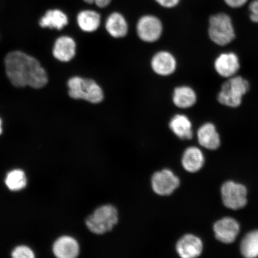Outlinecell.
I'll return each mask as SVG.
<instances>
[{
    "instance_id": "6da1fadb",
    "label": "cell",
    "mask_w": 258,
    "mask_h": 258,
    "mask_svg": "<svg viewBox=\"0 0 258 258\" xmlns=\"http://www.w3.org/2000/svg\"><path fill=\"white\" fill-rule=\"evenodd\" d=\"M5 72L9 82L17 88H43L48 82L46 70L40 61L21 50L9 52L5 57Z\"/></svg>"
},
{
    "instance_id": "603a6c76",
    "label": "cell",
    "mask_w": 258,
    "mask_h": 258,
    "mask_svg": "<svg viewBox=\"0 0 258 258\" xmlns=\"http://www.w3.org/2000/svg\"><path fill=\"white\" fill-rule=\"evenodd\" d=\"M240 250L244 257H258V230L251 231L245 235L241 241Z\"/></svg>"
},
{
    "instance_id": "7a4b0ae2",
    "label": "cell",
    "mask_w": 258,
    "mask_h": 258,
    "mask_svg": "<svg viewBox=\"0 0 258 258\" xmlns=\"http://www.w3.org/2000/svg\"><path fill=\"white\" fill-rule=\"evenodd\" d=\"M208 34L209 39L217 46L225 47L236 37L233 18L228 13L221 11L210 16Z\"/></svg>"
},
{
    "instance_id": "e0dca14e",
    "label": "cell",
    "mask_w": 258,
    "mask_h": 258,
    "mask_svg": "<svg viewBox=\"0 0 258 258\" xmlns=\"http://www.w3.org/2000/svg\"><path fill=\"white\" fill-rule=\"evenodd\" d=\"M77 44L74 38L68 35L58 37L54 42L52 53L53 57L61 62H69L75 57Z\"/></svg>"
},
{
    "instance_id": "ba28073f",
    "label": "cell",
    "mask_w": 258,
    "mask_h": 258,
    "mask_svg": "<svg viewBox=\"0 0 258 258\" xmlns=\"http://www.w3.org/2000/svg\"><path fill=\"white\" fill-rule=\"evenodd\" d=\"M163 26L160 19L153 15H145L137 24L139 38L146 43H154L159 40L163 34Z\"/></svg>"
},
{
    "instance_id": "30bf717a",
    "label": "cell",
    "mask_w": 258,
    "mask_h": 258,
    "mask_svg": "<svg viewBox=\"0 0 258 258\" xmlns=\"http://www.w3.org/2000/svg\"><path fill=\"white\" fill-rule=\"evenodd\" d=\"M196 137L199 145L209 150H216L221 146V135L214 122L207 121L200 124Z\"/></svg>"
},
{
    "instance_id": "5bb4252c",
    "label": "cell",
    "mask_w": 258,
    "mask_h": 258,
    "mask_svg": "<svg viewBox=\"0 0 258 258\" xmlns=\"http://www.w3.org/2000/svg\"><path fill=\"white\" fill-rule=\"evenodd\" d=\"M198 101L196 90L191 86L183 84L173 90L172 102L176 108L188 111L195 106Z\"/></svg>"
},
{
    "instance_id": "83f0119b",
    "label": "cell",
    "mask_w": 258,
    "mask_h": 258,
    "mask_svg": "<svg viewBox=\"0 0 258 258\" xmlns=\"http://www.w3.org/2000/svg\"><path fill=\"white\" fill-rule=\"evenodd\" d=\"M112 0H95L94 4L100 9H104L111 4Z\"/></svg>"
},
{
    "instance_id": "cb8c5ba5",
    "label": "cell",
    "mask_w": 258,
    "mask_h": 258,
    "mask_svg": "<svg viewBox=\"0 0 258 258\" xmlns=\"http://www.w3.org/2000/svg\"><path fill=\"white\" fill-rule=\"evenodd\" d=\"M11 256L14 258H34L35 253L30 247L27 245H19L12 251Z\"/></svg>"
},
{
    "instance_id": "277c9868",
    "label": "cell",
    "mask_w": 258,
    "mask_h": 258,
    "mask_svg": "<svg viewBox=\"0 0 258 258\" xmlns=\"http://www.w3.org/2000/svg\"><path fill=\"white\" fill-rule=\"evenodd\" d=\"M119 221V212L111 204L99 206L86 218L85 224L92 233L103 235L113 230Z\"/></svg>"
},
{
    "instance_id": "f1b7e54d",
    "label": "cell",
    "mask_w": 258,
    "mask_h": 258,
    "mask_svg": "<svg viewBox=\"0 0 258 258\" xmlns=\"http://www.w3.org/2000/svg\"><path fill=\"white\" fill-rule=\"evenodd\" d=\"M87 4L93 5L94 4L95 0H83Z\"/></svg>"
},
{
    "instance_id": "8fae6325",
    "label": "cell",
    "mask_w": 258,
    "mask_h": 258,
    "mask_svg": "<svg viewBox=\"0 0 258 258\" xmlns=\"http://www.w3.org/2000/svg\"><path fill=\"white\" fill-rule=\"evenodd\" d=\"M213 230L218 241L225 244H231L236 240L239 234L240 226L235 219L224 217L215 222Z\"/></svg>"
},
{
    "instance_id": "d4e9b609",
    "label": "cell",
    "mask_w": 258,
    "mask_h": 258,
    "mask_svg": "<svg viewBox=\"0 0 258 258\" xmlns=\"http://www.w3.org/2000/svg\"><path fill=\"white\" fill-rule=\"evenodd\" d=\"M246 8L250 21L253 24H258V0H250Z\"/></svg>"
},
{
    "instance_id": "2e32d148",
    "label": "cell",
    "mask_w": 258,
    "mask_h": 258,
    "mask_svg": "<svg viewBox=\"0 0 258 258\" xmlns=\"http://www.w3.org/2000/svg\"><path fill=\"white\" fill-rule=\"evenodd\" d=\"M52 251L58 258H76L80 253V246L75 238L64 235L54 241Z\"/></svg>"
},
{
    "instance_id": "3957f363",
    "label": "cell",
    "mask_w": 258,
    "mask_h": 258,
    "mask_svg": "<svg viewBox=\"0 0 258 258\" xmlns=\"http://www.w3.org/2000/svg\"><path fill=\"white\" fill-rule=\"evenodd\" d=\"M249 89V82L240 74L224 79L217 94L218 101L226 107L237 108Z\"/></svg>"
},
{
    "instance_id": "8992f818",
    "label": "cell",
    "mask_w": 258,
    "mask_h": 258,
    "mask_svg": "<svg viewBox=\"0 0 258 258\" xmlns=\"http://www.w3.org/2000/svg\"><path fill=\"white\" fill-rule=\"evenodd\" d=\"M221 194L222 203L229 209L236 211L247 205V189L241 183L228 180L222 184Z\"/></svg>"
},
{
    "instance_id": "ffe728a7",
    "label": "cell",
    "mask_w": 258,
    "mask_h": 258,
    "mask_svg": "<svg viewBox=\"0 0 258 258\" xmlns=\"http://www.w3.org/2000/svg\"><path fill=\"white\" fill-rule=\"evenodd\" d=\"M77 23L81 30L91 33L98 30L101 23V16L94 10H83L77 16Z\"/></svg>"
},
{
    "instance_id": "4316f807",
    "label": "cell",
    "mask_w": 258,
    "mask_h": 258,
    "mask_svg": "<svg viewBox=\"0 0 258 258\" xmlns=\"http://www.w3.org/2000/svg\"><path fill=\"white\" fill-rule=\"evenodd\" d=\"M158 5L166 9L176 8L179 6L182 0H154Z\"/></svg>"
},
{
    "instance_id": "5b68a950",
    "label": "cell",
    "mask_w": 258,
    "mask_h": 258,
    "mask_svg": "<svg viewBox=\"0 0 258 258\" xmlns=\"http://www.w3.org/2000/svg\"><path fill=\"white\" fill-rule=\"evenodd\" d=\"M69 95L75 100H84L93 104H98L104 99L101 87L91 79L74 76L68 80Z\"/></svg>"
},
{
    "instance_id": "ac0fdd59",
    "label": "cell",
    "mask_w": 258,
    "mask_h": 258,
    "mask_svg": "<svg viewBox=\"0 0 258 258\" xmlns=\"http://www.w3.org/2000/svg\"><path fill=\"white\" fill-rule=\"evenodd\" d=\"M205 162L204 154L199 148L191 146L183 151L181 158L183 168L189 173H196L202 169Z\"/></svg>"
},
{
    "instance_id": "7402d4cb",
    "label": "cell",
    "mask_w": 258,
    "mask_h": 258,
    "mask_svg": "<svg viewBox=\"0 0 258 258\" xmlns=\"http://www.w3.org/2000/svg\"><path fill=\"white\" fill-rule=\"evenodd\" d=\"M27 177L23 170L14 169L6 174L5 183L6 187L13 192L20 191L27 185Z\"/></svg>"
},
{
    "instance_id": "44dd1931",
    "label": "cell",
    "mask_w": 258,
    "mask_h": 258,
    "mask_svg": "<svg viewBox=\"0 0 258 258\" xmlns=\"http://www.w3.org/2000/svg\"><path fill=\"white\" fill-rule=\"evenodd\" d=\"M69 18L59 9H50L41 17L39 25L42 28L55 29L61 30L69 24Z\"/></svg>"
},
{
    "instance_id": "d6986e66",
    "label": "cell",
    "mask_w": 258,
    "mask_h": 258,
    "mask_svg": "<svg viewBox=\"0 0 258 258\" xmlns=\"http://www.w3.org/2000/svg\"><path fill=\"white\" fill-rule=\"evenodd\" d=\"M105 26L106 31L113 38H123L128 33L127 21L120 12H114L109 14L106 18Z\"/></svg>"
},
{
    "instance_id": "52a82bcc",
    "label": "cell",
    "mask_w": 258,
    "mask_h": 258,
    "mask_svg": "<svg viewBox=\"0 0 258 258\" xmlns=\"http://www.w3.org/2000/svg\"><path fill=\"white\" fill-rule=\"evenodd\" d=\"M180 184L179 177L172 170L167 168L157 171L151 177V188L159 196L172 195Z\"/></svg>"
},
{
    "instance_id": "484cf974",
    "label": "cell",
    "mask_w": 258,
    "mask_h": 258,
    "mask_svg": "<svg viewBox=\"0 0 258 258\" xmlns=\"http://www.w3.org/2000/svg\"><path fill=\"white\" fill-rule=\"evenodd\" d=\"M250 0H223L224 4L229 9L238 10L243 8Z\"/></svg>"
},
{
    "instance_id": "4fadbf2b",
    "label": "cell",
    "mask_w": 258,
    "mask_h": 258,
    "mask_svg": "<svg viewBox=\"0 0 258 258\" xmlns=\"http://www.w3.org/2000/svg\"><path fill=\"white\" fill-rule=\"evenodd\" d=\"M169 127L180 140H191L195 136L193 121L185 113H177L174 115L169 122Z\"/></svg>"
},
{
    "instance_id": "9c48e42d",
    "label": "cell",
    "mask_w": 258,
    "mask_h": 258,
    "mask_svg": "<svg viewBox=\"0 0 258 258\" xmlns=\"http://www.w3.org/2000/svg\"><path fill=\"white\" fill-rule=\"evenodd\" d=\"M214 69L219 76L224 79L237 75L240 69V60L233 51H224L215 57Z\"/></svg>"
},
{
    "instance_id": "7c38bea8",
    "label": "cell",
    "mask_w": 258,
    "mask_h": 258,
    "mask_svg": "<svg viewBox=\"0 0 258 258\" xmlns=\"http://www.w3.org/2000/svg\"><path fill=\"white\" fill-rule=\"evenodd\" d=\"M175 250L180 257H198L201 256L203 252V241L196 235L186 234L177 240Z\"/></svg>"
},
{
    "instance_id": "f546056e",
    "label": "cell",
    "mask_w": 258,
    "mask_h": 258,
    "mask_svg": "<svg viewBox=\"0 0 258 258\" xmlns=\"http://www.w3.org/2000/svg\"><path fill=\"white\" fill-rule=\"evenodd\" d=\"M3 133V121L2 118H0V135Z\"/></svg>"
},
{
    "instance_id": "9a60e30c",
    "label": "cell",
    "mask_w": 258,
    "mask_h": 258,
    "mask_svg": "<svg viewBox=\"0 0 258 258\" xmlns=\"http://www.w3.org/2000/svg\"><path fill=\"white\" fill-rule=\"evenodd\" d=\"M151 66L157 75L169 76L175 73L177 69V60L169 51H161L153 57Z\"/></svg>"
}]
</instances>
